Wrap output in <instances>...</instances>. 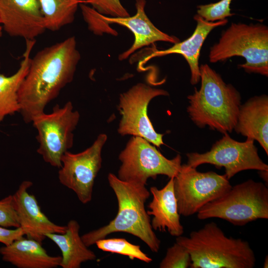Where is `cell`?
Returning a JSON list of instances; mask_svg holds the SVG:
<instances>
[{
    "label": "cell",
    "instance_id": "6da1fadb",
    "mask_svg": "<svg viewBox=\"0 0 268 268\" xmlns=\"http://www.w3.org/2000/svg\"><path fill=\"white\" fill-rule=\"evenodd\" d=\"M81 56L74 36L45 47L31 58L18 91L25 123L43 113L47 105L73 80Z\"/></svg>",
    "mask_w": 268,
    "mask_h": 268
},
{
    "label": "cell",
    "instance_id": "7a4b0ae2",
    "mask_svg": "<svg viewBox=\"0 0 268 268\" xmlns=\"http://www.w3.org/2000/svg\"><path fill=\"white\" fill-rule=\"evenodd\" d=\"M108 180L117 198V215L108 224L82 235L84 244L89 247L111 233L125 232L140 239L152 252H158L161 242L145 208L150 192L144 185L123 181L112 173H109Z\"/></svg>",
    "mask_w": 268,
    "mask_h": 268
},
{
    "label": "cell",
    "instance_id": "3957f363",
    "mask_svg": "<svg viewBox=\"0 0 268 268\" xmlns=\"http://www.w3.org/2000/svg\"><path fill=\"white\" fill-rule=\"evenodd\" d=\"M201 85L187 98V112L198 127L206 126L222 134L231 133L236 125L241 106V95L231 84L207 64L200 67Z\"/></svg>",
    "mask_w": 268,
    "mask_h": 268
},
{
    "label": "cell",
    "instance_id": "277c9868",
    "mask_svg": "<svg viewBox=\"0 0 268 268\" xmlns=\"http://www.w3.org/2000/svg\"><path fill=\"white\" fill-rule=\"evenodd\" d=\"M176 242L189 252L191 268H253L256 265L249 243L226 236L214 222L192 231L189 237H177Z\"/></svg>",
    "mask_w": 268,
    "mask_h": 268
},
{
    "label": "cell",
    "instance_id": "5b68a950",
    "mask_svg": "<svg viewBox=\"0 0 268 268\" xmlns=\"http://www.w3.org/2000/svg\"><path fill=\"white\" fill-rule=\"evenodd\" d=\"M234 56L245 59L246 63L239 65L245 71L268 76V27L262 24L232 23L211 47L209 59L214 63Z\"/></svg>",
    "mask_w": 268,
    "mask_h": 268
},
{
    "label": "cell",
    "instance_id": "8992f818",
    "mask_svg": "<svg viewBox=\"0 0 268 268\" xmlns=\"http://www.w3.org/2000/svg\"><path fill=\"white\" fill-rule=\"evenodd\" d=\"M201 220L218 218L242 226L259 219L268 218V189L252 179L236 185L198 212Z\"/></svg>",
    "mask_w": 268,
    "mask_h": 268
},
{
    "label": "cell",
    "instance_id": "52a82bcc",
    "mask_svg": "<svg viewBox=\"0 0 268 268\" xmlns=\"http://www.w3.org/2000/svg\"><path fill=\"white\" fill-rule=\"evenodd\" d=\"M79 119L70 101L62 107L56 104L50 113L44 112L33 118L31 123L37 130L39 143L37 152L45 162L61 167L63 155L73 146V132Z\"/></svg>",
    "mask_w": 268,
    "mask_h": 268
},
{
    "label": "cell",
    "instance_id": "ba28073f",
    "mask_svg": "<svg viewBox=\"0 0 268 268\" xmlns=\"http://www.w3.org/2000/svg\"><path fill=\"white\" fill-rule=\"evenodd\" d=\"M121 164L118 178L123 181L146 186L150 178L163 175L175 177L181 167V156L168 159L144 138L133 136L118 156Z\"/></svg>",
    "mask_w": 268,
    "mask_h": 268
},
{
    "label": "cell",
    "instance_id": "9c48e42d",
    "mask_svg": "<svg viewBox=\"0 0 268 268\" xmlns=\"http://www.w3.org/2000/svg\"><path fill=\"white\" fill-rule=\"evenodd\" d=\"M232 187L225 174L201 172L184 164L174 178V191L180 215L189 216L222 196Z\"/></svg>",
    "mask_w": 268,
    "mask_h": 268
},
{
    "label": "cell",
    "instance_id": "30bf717a",
    "mask_svg": "<svg viewBox=\"0 0 268 268\" xmlns=\"http://www.w3.org/2000/svg\"><path fill=\"white\" fill-rule=\"evenodd\" d=\"M254 142L250 138L244 142L238 141L225 133L209 151L203 153L186 154V165L194 168L203 164H210L217 168L223 167L228 180L244 170L268 171V165L260 157Z\"/></svg>",
    "mask_w": 268,
    "mask_h": 268
},
{
    "label": "cell",
    "instance_id": "8fae6325",
    "mask_svg": "<svg viewBox=\"0 0 268 268\" xmlns=\"http://www.w3.org/2000/svg\"><path fill=\"white\" fill-rule=\"evenodd\" d=\"M146 0H136V12L132 16L113 17L101 14L87 4H79L82 15L90 31L96 35L106 32V26L118 24L131 30L134 36V41L130 48L119 56V60L127 59L136 50L157 41H164L175 44L180 41L174 36H170L157 28L151 22L145 12Z\"/></svg>",
    "mask_w": 268,
    "mask_h": 268
},
{
    "label": "cell",
    "instance_id": "7c38bea8",
    "mask_svg": "<svg viewBox=\"0 0 268 268\" xmlns=\"http://www.w3.org/2000/svg\"><path fill=\"white\" fill-rule=\"evenodd\" d=\"M167 91L138 83L120 96L118 106L121 116L118 132L122 136L132 135L142 137L153 145L164 144L163 134L157 133L147 115L150 101L159 96H167Z\"/></svg>",
    "mask_w": 268,
    "mask_h": 268
},
{
    "label": "cell",
    "instance_id": "4fadbf2b",
    "mask_svg": "<svg viewBox=\"0 0 268 268\" xmlns=\"http://www.w3.org/2000/svg\"><path fill=\"white\" fill-rule=\"evenodd\" d=\"M107 139L106 134H100L84 150L77 153L67 151L62 157L59 181L73 191L83 204L92 200L95 180L102 166V150Z\"/></svg>",
    "mask_w": 268,
    "mask_h": 268
},
{
    "label": "cell",
    "instance_id": "5bb4252c",
    "mask_svg": "<svg viewBox=\"0 0 268 268\" xmlns=\"http://www.w3.org/2000/svg\"><path fill=\"white\" fill-rule=\"evenodd\" d=\"M0 25L8 35L25 40L47 30L39 0H0Z\"/></svg>",
    "mask_w": 268,
    "mask_h": 268
},
{
    "label": "cell",
    "instance_id": "9a60e30c",
    "mask_svg": "<svg viewBox=\"0 0 268 268\" xmlns=\"http://www.w3.org/2000/svg\"><path fill=\"white\" fill-rule=\"evenodd\" d=\"M32 185L30 181H23L12 195V202L24 235L42 243L46 234L64 233L67 226L55 224L42 212L35 196L28 193Z\"/></svg>",
    "mask_w": 268,
    "mask_h": 268
},
{
    "label": "cell",
    "instance_id": "2e32d148",
    "mask_svg": "<svg viewBox=\"0 0 268 268\" xmlns=\"http://www.w3.org/2000/svg\"><path fill=\"white\" fill-rule=\"evenodd\" d=\"M174 178H170L161 189L154 186L150 188L152 199L147 206L149 209L147 213L152 216L151 225L153 230L167 231L171 235L177 237L183 234L184 227L180 222L174 193Z\"/></svg>",
    "mask_w": 268,
    "mask_h": 268
},
{
    "label": "cell",
    "instance_id": "e0dca14e",
    "mask_svg": "<svg viewBox=\"0 0 268 268\" xmlns=\"http://www.w3.org/2000/svg\"><path fill=\"white\" fill-rule=\"evenodd\" d=\"M197 21V26L192 35L185 40L177 42L164 50H156L146 57L141 62L145 63L151 59L171 54L182 55L188 62L191 71L190 82L192 85L197 84L201 80L199 60L202 44L209 33L214 28L226 24V19L217 22L205 20L197 14L194 17Z\"/></svg>",
    "mask_w": 268,
    "mask_h": 268
},
{
    "label": "cell",
    "instance_id": "ac0fdd59",
    "mask_svg": "<svg viewBox=\"0 0 268 268\" xmlns=\"http://www.w3.org/2000/svg\"><path fill=\"white\" fill-rule=\"evenodd\" d=\"M234 130L257 141L268 154V97L255 96L241 105Z\"/></svg>",
    "mask_w": 268,
    "mask_h": 268
},
{
    "label": "cell",
    "instance_id": "d6986e66",
    "mask_svg": "<svg viewBox=\"0 0 268 268\" xmlns=\"http://www.w3.org/2000/svg\"><path fill=\"white\" fill-rule=\"evenodd\" d=\"M2 260L18 268H55L61 256L49 255L42 243L23 236L0 248Z\"/></svg>",
    "mask_w": 268,
    "mask_h": 268
},
{
    "label": "cell",
    "instance_id": "ffe728a7",
    "mask_svg": "<svg viewBox=\"0 0 268 268\" xmlns=\"http://www.w3.org/2000/svg\"><path fill=\"white\" fill-rule=\"evenodd\" d=\"M63 233H49L46 238L60 249L62 268H79L82 263L96 260L95 254L84 244L79 235L80 225L74 219L69 220Z\"/></svg>",
    "mask_w": 268,
    "mask_h": 268
},
{
    "label": "cell",
    "instance_id": "44dd1931",
    "mask_svg": "<svg viewBox=\"0 0 268 268\" xmlns=\"http://www.w3.org/2000/svg\"><path fill=\"white\" fill-rule=\"evenodd\" d=\"M25 41V49L17 71L10 76L0 74V122L20 112L18 91L28 72L30 55L36 43V40Z\"/></svg>",
    "mask_w": 268,
    "mask_h": 268
},
{
    "label": "cell",
    "instance_id": "7402d4cb",
    "mask_svg": "<svg viewBox=\"0 0 268 268\" xmlns=\"http://www.w3.org/2000/svg\"><path fill=\"white\" fill-rule=\"evenodd\" d=\"M46 30H60L72 23L81 0H39Z\"/></svg>",
    "mask_w": 268,
    "mask_h": 268
},
{
    "label": "cell",
    "instance_id": "603a6c76",
    "mask_svg": "<svg viewBox=\"0 0 268 268\" xmlns=\"http://www.w3.org/2000/svg\"><path fill=\"white\" fill-rule=\"evenodd\" d=\"M95 244L103 251L126 256L133 260L136 259L146 263L152 261L150 257L142 252L139 245L133 244L124 238H105L98 240Z\"/></svg>",
    "mask_w": 268,
    "mask_h": 268
},
{
    "label": "cell",
    "instance_id": "cb8c5ba5",
    "mask_svg": "<svg viewBox=\"0 0 268 268\" xmlns=\"http://www.w3.org/2000/svg\"><path fill=\"white\" fill-rule=\"evenodd\" d=\"M190 255L183 245L175 242L169 247L159 264L160 268H187L191 266Z\"/></svg>",
    "mask_w": 268,
    "mask_h": 268
},
{
    "label": "cell",
    "instance_id": "d4e9b609",
    "mask_svg": "<svg viewBox=\"0 0 268 268\" xmlns=\"http://www.w3.org/2000/svg\"><path fill=\"white\" fill-rule=\"evenodd\" d=\"M232 0H221L218 2L197 6V14L209 22L224 20L234 15L231 12Z\"/></svg>",
    "mask_w": 268,
    "mask_h": 268
},
{
    "label": "cell",
    "instance_id": "484cf974",
    "mask_svg": "<svg viewBox=\"0 0 268 268\" xmlns=\"http://www.w3.org/2000/svg\"><path fill=\"white\" fill-rule=\"evenodd\" d=\"M81 3L90 4L98 13L113 17L130 16L120 0H81Z\"/></svg>",
    "mask_w": 268,
    "mask_h": 268
},
{
    "label": "cell",
    "instance_id": "4316f807",
    "mask_svg": "<svg viewBox=\"0 0 268 268\" xmlns=\"http://www.w3.org/2000/svg\"><path fill=\"white\" fill-rule=\"evenodd\" d=\"M0 226L19 227L18 217L13 205L12 195L0 200Z\"/></svg>",
    "mask_w": 268,
    "mask_h": 268
},
{
    "label": "cell",
    "instance_id": "83f0119b",
    "mask_svg": "<svg viewBox=\"0 0 268 268\" xmlns=\"http://www.w3.org/2000/svg\"><path fill=\"white\" fill-rule=\"evenodd\" d=\"M24 233L20 227L13 229L0 226V243L7 245L24 236Z\"/></svg>",
    "mask_w": 268,
    "mask_h": 268
},
{
    "label": "cell",
    "instance_id": "f1b7e54d",
    "mask_svg": "<svg viewBox=\"0 0 268 268\" xmlns=\"http://www.w3.org/2000/svg\"><path fill=\"white\" fill-rule=\"evenodd\" d=\"M268 256L265 258L264 264V268H268Z\"/></svg>",
    "mask_w": 268,
    "mask_h": 268
},
{
    "label": "cell",
    "instance_id": "f546056e",
    "mask_svg": "<svg viewBox=\"0 0 268 268\" xmlns=\"http://www.w3.org/2000/svg\"><path fill=\"white\" fill-rule=\"evenodd\" d=\"M2 28L1 26L0 25V36H1L2 35Z\"/></svg>",
    "mask_w": 268,
    "mask_h": 268
},
{
    "label": "cell",
    "instance_id": "4dcf8cb0",
    "mask_svg": "<svg viewBox=\"0 0 268 268\" xmlns=\"http://www.w3.org/2000/svg\"></svg>",
    "mask_w": 268,
    "mask_h": 268
}]
</instances>
